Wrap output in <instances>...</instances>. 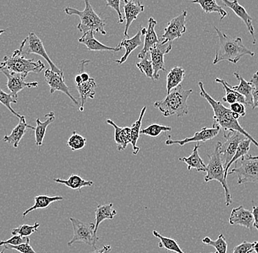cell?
<instances>
[{
	"label": "cell",
	"instance_id": "cell-17",
	"mask_svg": "<svg viewBox=\"0 0 258 253\" xmlns=\"http://www.w3.org/2000/svg\"><path fill=\"white\" fill-rule=\"evenodd\" d=\"M123 10L125 13V28L124 38H128V29L134 21L137 20L138 16L144 12L145 6L140 2L135 3L134 0H123Z\"/></svg>",
	"mask_w": 258,
	"mask_h": 253
},
{
	"label": "cell",
	"instance_id": "cell-40",
	"mask_svg": "<svg viewBox=\"0 0 258 253\" xmlns=\"http://www.w3.org/2000/svg\"><path fill=\"white\" fill-rule=\"evenodd\" d=\"M87 138L77 133L73 132L72 135L67 141V145L73 151L82 150L86 145Z\"/></svg>",
	"mask_w": 258,
	"mask_h": 253
},
{
	"label": "cell",
	"instance_id": "cell-41",
	"mask_svg": "<svg viewBox=\"0 0 258 253\" xmlns=\"http://www.w3.org/2000/svg\"><path fill=\"white\" fill-rule=\"evenodd\" d=\"M0 103L3 105V106H6V108L14 114V116H16L17 118L21 119L23 116L20 115V114H18L17 112H16L14 109L11 107V104L12 103H17V99H16L14 96H13L11 94H8L6 92L3 91L1 88H0Z\"/></svg>",
	"mask_w": 258,
	"mask_h": 253
},
{
	"label": "cell",
	"instance_id": "cell-14",
	"mask_svg": "<svg viewBox=\"0 0 258 253\" xmlns=\"http://www.w3.org/2000/svg\"><path fill=\"white\" fill-rule=\"evenodd\" d=\"M27 46L25 49L23 50L24 55H29V54H34L36 55H39L46 59V62L49 64L50 68L52 71L56 72H60L62 70L58 68L54 64V62L50 59L49 56L45 49L42 40L35 35L34 32H30L27 37Z\"/></svg>",
	"mask_w": 258,
	"mask_h": 253
},
{
	"label": "cell",
	"instance_id": "cell-23",
	"mask_svg": "<svg viewBox=\"0 0 258 253\" xmlns=\"http://www.w3.org/2000/svg\"><path fill=\"white\" fill-rule=\"evenodd\" d=\"M79 42L85 45L89 51H114V52L121 51L120 48L117 47V46L115 48L109 47V46H106V45L100 43L98 40L95 38L94 32L92 31V30L83 34V35L79 39Z\"/></svg>",
	"mask_w": 258,
	"mask_h": 253
},
{
	"label": "cell",
	"instance_id": "cell-35",
	"mask_svg": "<svg viewBox=\"0 0 258 253\" xmlns=\"http://www.w3.org/2000/svg\"><path fill=\"white\" fill-rule=\"evenodd\" d=\"M251 143L252 142H251V140L247 138L242 140L241 142L239 143L238 148H237V150L235 151V154H234L233 158H232L231 160H230V162H229L228 165H227V167H225V174L226 179H227V174H228L229 170H230V167L232 166L233 163L235 162V165H236V161L238 160V159H241L242 157H243V156L248 154V152H249L250 149V145H251Z\"/></svg>",
	"mask_w": 258,
	"mask_h": 253
},
{
	"label": "cell",
	"instance_id": "cell-16",
	"mask_svg": "<svg viewBox=\"0 0 258 253\" xmlns=\"http://www.w3.org/2000/svg\"><path fill=\"white\" fill-rule=\"evenodd\" d=\"M223 3L224 6L230 8L235 13V15L239 17L240 19L246 24V28L249 31L250 35L252 38L253 44H256L255 33H254V26L252 24V18L248 14L245 8L238 3V0H221Z\"/></svg>",
	"mask_w": 258,
	"mask_h": 253
},
{
	"label": "cell",
	"instance_id": "cell-5",
	"mask_svg": "<svg viewBox=\"0 0 258 253\" xmlns=\"http://www.w3.org/2000/svg\"><path fill=\"white\" fill-rule=\"evenodd\" d=\"M221 144L222 142L218 141L214 148V152L209 154V160L208 165H206V174L204 177V181H217L222 185L225 190V205L229 206L232 204V196L225 177L224 161L219 152Z\"/></svg>",
	"mask_w": 258,
	"mask_h": 253
},
{
	"label": "cell",
	"instance_id": "cell-33",
	"mask_svg": "<svg viewBox=\"0 0 258 253\" xmlns=\"http://www.w3.org/2000/svg\"><path fill=\"white\" fill-rule=\"evenodd\" d=\"M191 3L199 5L206 14L217 13L220 16V21L228 15L225 10L217 4V0H191Z\"/></svg>",
	"mask_w": 258,
	"mask_h": 253
},
{
	"label": "cell",
	"instance_id": "cell-46",
	"mask_svg": "<svg viewBox=\"0 0 258 253\" xmlns=\"http://www.w3.org/2000/svg\"><path fill=\"white\" fill-rule=\"evenodd\" d=\"M253 246H254V242L243 241L241 244L234 247L233 253H251L254 252Z\"/></svg>",
	"mask_w": 258,
	"mask_h": 253
},
{
	"label": "cell",
	"instance_id": "cell-28",
	"mask_svg": "<svg viewBox=\"0 0 258 253\" xmlns=\"http://www.w3.org/2000/svg\"><path fill=\"white\" fill-rule=\"evenodd\" d=\"M233 74L235 78L239 80V85H237V86H231L230 85V87L235 92L244 97L245 100H246V106H252V85H251V82L246 81L237 72H234Z\"/></svg>",
	"mask_w": 258,
	"mask_h": 253
},
{
	"label": "cell",
	"instance_id": "cell-25",
	"mask_svg": "<svg viewBox=\"0 0 258 253\" xmlns=\"http://www.w3.org/2000/svg\"><path fill=\"white\" fill-rule=\"evenodd\" d=\"M200 147H201V144L200 143H197V144L194 146L192 152L188 157L179 158V160L186 164L188 171L195 169L198 172H206V165L200 156Z\"/></svg>",
	"mask_w": 258,
	"mask_h": 253
},
{
	"label": "cell",
	"instance_id": "cell-3",
	"mask_svg": "<svg viewBox=\"0 0 258 253\" xmlns=\"http://www.w3.org/2000/svg\"><path fill=\"white\" fill-rule=\"evenodd\" d=\"M192 92V90H184L181 85H179L171 90L164 99L153 103V106L159 109L164 117H183L188 114L187 101Z\"/></svg>",
	"mask_w": 258,
	"mask_h": 253
},
{
	"label": "cell",
	"instance_id": "cell-11",
	"mask_svg": "<svg viewBox=\"0 0 258 253\" xmlns=\"http://www.w3.org/2000/svg\"><path fill=\"white\" fill-rule=\"evenodd\" d=\"M220 130V127L216 125H213L212 127L210 128L204 127L199 131L196 132L192 137L185 138L182 140H172L170 138V135H168V138L165 141V144L167 146L177 144L183 146L189 143H205L215 138L219 134Z\"/></svg>",
	"mask_w": 258,
	"mask_h": 253
},
{
	"label": "cell",
	"instance_id": "cell-49",
	"mask_svg": "<svg viewBox=\"0 0 258 253\" xmlns=\"http://www.w3.org/2000/svg\"><path fill=\"white\" fill-rule=\"evenodd\" d=\"M251 212L253 215V227L258 230V206H253Z\"/></svg>",
	"mask_w": 258,
	"mask_h": 253
},
{
	"label": "cell",
	"instance_id": "cell-29",
	"mask_svg": "<svg viewBox=\"0 0 258 253\" xmlns=\"http://www.w3.org/2000/svg\"><path fill=\"white\" fill-rule=\"evenodd\" d=\"M54 182L57 184H61L71 189L74 190H78L81 191L82 188H85V187H91L93 185V182L90 180H85L77 175V174H72L69 177L68 180H62V179H53Z\"/></svg>",
	"mask_w": 258,
	"mask_h": 253
},
{
	"label": "cell",
	"instance_id": "cell-4",
	"mask_svg": "<svg viewBox=\"0 0 258 253\" xmlns=\"http://www.w3.org/2000/svg\"><path fill=\"white\" fill-rule=\"evenodd\" d=\"M27 38L21 43L11 56H6L0 63V70L6 69L8 71L27 75L30 72L39 73L45 68V64L40 60L35 62L33 59H27L23 54L24 48L27 44Z\"/></svg>",
	"mask_w": 258,
	"mask_h": 253
},
{
	"label": "cell",
	"instance_id": "cell-22",
	"mask_svg": "<svg viewBox=\"0 0 258 253\" xmlns=\"http://www.w3.org/2000/svg\"><path fill=\"white\" fill-rule=\"evenodd\" d=\"M106 123L109 124L111 126L114 127V141L117 144V151L125 150L127 146L131 143V140H132L130 127L117 126L111 119H106Z\"/></svg>",
	"mask_w": 258,
	"mask_h": 253
},
{
	"label": "cell",
	"instance_id": "cell-54",
	"mask_svg": "<svg viewBox=\"0 0 258 253\" xmlns=\"http://www.w3.org/2000/svg\"><path fill=\"white\" fill-rule=\"evenodd\" d=\"M5 251H6V249H4V248H3V250L2 251V252H0V253H4Z\"/></svg>",
	"mask_w": 258,
	"mask_h": 253
},
{
	"label": "cell",
	"instance_id": "cell-47",
	"mask_svg": "<svg viewBox=\"0 0 258 253\" xmlns=\"http://www.w3.org/2000/svg\"><path fill=\"white\" fill-rule=\"evenodd\" d=\"M106 7L112 8L118 15V24H122L124 22L123 17H122V13L120 9V0H106Z\"/></svg>",
	"mask_w": 258,
	"mask_h": 253
},
{
	"label": "cell",
	"instance_id": "cell-24",
	"mask_svg": "<svg viewBox=\"0 0 258 253\" xmlns=\"http://www.w3.org/2000/svg\"><path fill=\"white\" fill-rule=\"evenodd\" d=\"M96 80L93 78H90L88 81L82 82L80 85H76L80 95L81 104L80 107L79 108L80 111L85 110V105L89 98L92 100L94 99L96 94Z\"/></svg>",
	"mask_w": 258,
	"mask_h": 253
},
{
	"label": "cell",
	"instance_id": "cell-20",
	"mask_svg": "<svg viewBox=\"0 0 258 253\" xmlns=\"http://www.w3.org/2000/svg\"><path fill=\"white\" fill-rule=\"evenodd\" d=\"M29 129L35 130V127L29 125L27 122H26L25 117L23 116L22 118L19 119V124L12 130L11 135H5L3 141L4 142L13 145V146L16 149L19 146V143L22 141V138H23L24 135L26 134L27 130H29Z\"/></svg>",
	"mask_w": 258,
	"mask_h": 253
},
{
	"label": "cell",
	"instance_id": "cell-38",
	"mask_svg": "<svg viewBox=\"0 0 258 253\" xmlns=\"http://www.w3.org/2000/svg\"><path fill=\"white\" fill-rule=\"evenodd\" d=\"M202 242L206 245L214 246L218 253H227V243L226 241L223 234H220L218 236L217 239L214 241L209 237H205L202 240Z\"/></svg>",
	"mask_w": 258,
	"mask_h": 253
},
{
	"label": "cell",
	"instance_id": "cell-36",
	"mask_svg": "<svg viewBox=\"0 0 258 253\" xmlns=\"http://www.w3.org/2000/svg\"><path fill=\"white\" fill-rule=\"evenodd\" d=\"M153 235L155 237L160 240V242L159 243V248H164L166 250L175 253H185L183 249L180 248V246H179V244H177V241L173 238L162 236L156 230H153Z\"/></svg>",
	"mask_w": 258,
	"mask_h": 253
},
{
	"label": "cell",
	"instance_id": "cell-53",
	"mask_svg": "<svg viewBox=\"0 0 258 253\" xmlns=\"http://www.w3.org/2000/svg\"><path fill=\"white\" fill-rule=\"evenodd\" d=\"M7 30H0V35H1L2 34L5 33Z\"/></svg>",
	"mask_w": 258,
	"mask_h": 253
},
{
	"label": "cell",
	"instance_id": "cell-13",
	"mask_svg": "<svg viewBox=\"0 0 258 253\" xmlns=\"http://www.w3.org/2000/svg\"><path fill=\"white\" fill-rule=\"evenodd\" d=\"M187 11H183L181 14L172 19L164 28V34L161 35L164 43H172L174 40L178 39L183 36L186 32L185 18Z\"/></svg>",
	"mask_w": 258,
	"mask_h": 253
},
{
	"label": "cell",
	"instance_id": "cell-10",
	"mask_svg": "<svg viewBox=\"0 0 258 253\" xmlns=\"http://www.w3.org/2000/svg\"><path fill=\"white\" fill-rule=\"evenodd\" d=\"M172 48V43H164L160 40L154 47L150 49L151 61L153 68V78L154 80L159 79L160 71L165 72L164 66V56L169 54Z\"/></svg>",
	"mask_w": 258,
	"mask_h": 253
},
{
	"label": "cell",
	"instance_id": "cell-45",
	"mask_svg": "<svg viewBox=\"0 0 258 253\" xmlns=\"http://www.w3.org/2000/svg\"><path fill=\"white\" fill-rule=\"evenodd\" d=\"M30 241L16 246H4V249H15L20 253H37L30 244Z\"/></svg>",
	"mask_w": 258,
	"mask_h": 253
},
{
	"label": "cell",
	"instance_id": "cell-32",
	"mask_svg": "<svg viewBox=\"0 0 258 253\" xmlns=\"http://www.w3.org/2000/svg\"><path fill=\"white\" fill-rule=\"evenodd\" d=\"M215 81L217 83H221L223 86L224 89H225V95L222 98V101L224 102L228 103L230 105L236 102H239L246 106V100H245L244 97L235 92L233 89H231L230 85H229L225 80L217 78H216Z\"/></svg>",
	"mask_w": 258,
	"mask_h": 253
},
{
	"label": "cell",
	"instance_id": "cell-19",
	"mask_svg": "<svg viewBox=\"0 0 258 253\" xmlns=\"http://www.w3.org/2000/svg\"><path fill=\"white\" fill-rule=\"evenodd\" d=\"M156 24H157V22L153 17L148 19V27L147 28L146 34L145 35L144 46H143L141 52L138 54L139 59H142L145 56H148L150 49L154 47L160 41L156 30H155Z\"/></svg>",
	"mask_w": 258,
	"mask_h": 253
},
{
	"label": "cell",
	"instance_id": "cell-50",
	"mask_svg": "<svg viewBox=\"0 0 258 253\" xmlns=\"http://www.w3.org/2000/svg\"><path fill=\"white\" fill-rule=\"evenodd\" d=\"M112 250V246L111 245H105L101 249H97L95 248L94 250L90 253H109Z\"/></svg>",
	"mask_w": 258,
	"mask_h": 253
},
{
	"label": "cell",
	"instance_id": "cell-48",
	"mask_svg": "<svg viewBox=\"0 0 258 253\" xmlns=\"http://www.w3.org/2000/svg\"><path fill=\"white\" fill-rule=\"evenodd\" d=\"M229 109L231 110L232 112L236 113L240 117H244L246 114V108L245 105L243 103L236 102L230 105Z\"/></svg>",
	"mask_w": 258,
	"mask_h": 253
},
{
	"label": "cell",
	"instance_id": "cell-15",
	"mask_svg": "<svg viewBox=\"0 0 258 253\" xmlns=\"http://www.w3.org/2000/svg\"><path fill=\"white\" fill-rule=\"evenodd\" d=\"M0 72H3L7 77L8 90L16 99L18 98V94L24 88H36L38 87V82H32V83L26 82L25 79L27 75L24 74L10 72L6 69H1Z\"/></svg>",
	"mask_w": 258,
	"mask_h": 253
},
{
	"label": "cell",
	"instance_id": "cell-9",
	"mask_svg": "<svg viewBox=\"0 0 258 253\" xmlns=\"http://www.w3.org/2000/svg\"><path fill=\"white\" fill-rule=\"evenodd\" d=\"M224 139L225 142L222 143L219 149L221 155L223 156L222 158L224 161V167H227L229 162L233 158L235 151L237 150L238 144L242 140L246 138L243 134L235 130H228V131L223 132Z\"/></svg>",
	"mask_w": 258,
	"mask_h": 253
},
{
	"label": "cell",
	"instance_id": "cell-55",
	"mask_svg": "<svg viewBox=\"0 0 258 253\" xmlns=\"http://www.w3.org/2000/svg\"><path fill=\"white\" fill-rule=\"evenodd\" d=\"M211 253H218L217 252H211Z\"/></svg>",
	"mask_w": 258,
	"mask_h": 253
},
{
	"label": "cell",
	"instance_id": "cell-8",
	"mask_svg": "<svg viewBox=\"0 0 258 253\" xmlns=\"http://www.w3.org/2000/svg\"><path fill=\"white\" fill-rule=\"evenodd\" d=\"M236 174L238 185L258 182V156L246 155L241 158V165L229 171L227 176Z\"/></svg>",
	"mask_w": 258,
	"mask_h": 253
},
{
	"label": "cell",
	"instance_id": "cell-26",
	"mask_svg": "<svg viewBox=\"0 0 258 253\" xmlns=\"http://www.w3.org/2000/svg\"><path fill=\"white\" fill-rule=\"evenodd\" d=\"M44 117L46 118L44 122H41L40 119H36L37 125L35 129V144L38 147H40L43 145V139H44L45 135H46V129L55 120V114H54L53 111H51V112L46 114Z\"/></svg>",
	"mask_w": 258,
	"mask_h": 253
},
{
	"label": "cell",
	"instance_id": "cell-43",
	"mask_svg": "<svg viewBox=\"0 0 258 253\" xmlns=\"http://www.w3.org/2000/svg\"><path fill=\"white\" fill-rule=\"evenodd\" d=\"M252 85V108L253 110L258 109V71L251 76L250 80Z\"/></svg>",
	"mask_w": 258,
	"mask_h": 253
},
{
	"label": "cell",
	"instance_id": "cell-2",
	"mask_svg": "<svg viewBox=\"0 0 258 253\" xmlns=\"http://www.w3.org/2000/svg\"><path fill=\"white\" fill-rule=\"evenodd\" d=\"M219 38V48L216 52L213 64H217L222 61H228L233 64H237L243 56H254V52L243 45L241 38H233L214 27Z\"/></svg>",
	"mask_w": 258,
	"mask_h": 253
},
{
	"label": "cell",
	"instance_id": "cell-30",
	"mask_svg": "<svg viewBox=\"0 0 258 253\" xmlns=\"http://www.w3.org/2000/svg\"><path fill=\"white\" fill-rule=\"evenodd\" d=\"M185 77V70L182 67L175 66L169 70L166 78L167 81V93L169 94L171 90L176 88L182 83Z\"/></svg>",
	"mask_w": 258,
	"mask_h": 253
},
{
	"label": "cell",
	"instance_id": "cell-42",
	"mask_svg": "<svg viewBox=\"0 0 258 253\" xmlns=\"http://www.w3.org/2000/svg\"><path fill=\"white\" fill-rule=\"evenodd\" d=\"M136 65L142 73L145 74L146 77L154 80L152 62H151V59H148V56L142 59L141 61L137 63Z\"/></svg>",
	"mask_w": 258,
	"mask_h": 253
},
{
	"label": "cell",
	"instance_id": "cell-34",
	"mask_svg": "<svg viewBox=\"0 0 258 253\" xmlns=\"http://www.w3.org/2000/svg\"><path fill=\"white\" fill-rule=\"evenodd\" d=\"M147 107L144 106L143 109L140 112V117L136 122H134L132 124L131 128V135H132V140H131V143L132 145V148H133V154L135 155H137L140 151V147L137 146V141H138L139 138L140 136V131H141L142 123H143V117H144L145 112H146Z\"/></svg>",
	"mask_w": 258,
	"mask_h": 253
},
{
	"label": "cell",
	"instance_id": "cell-18",
	"mask_svg": "<svg viewBox=\"0 0 258 253\" xmlns=\"http://www.w3.org/2000/svg\"><path fill=\"white\" fill-rule=\"evenodd\" d=\"M229 223L231 225H241L251 230L253 228L252 212L243 206L234 208L229 218Z\"/></svg>",
	"mask_w": 258,
	"mask_h": 253
},
{
	"label": "cell",
	"instance_id": "cell-37",
	"mask_svg": "<svg viewBox=\"0 0 258 253\" xmlns=\"http://www.w3.org/2000/svg\"><path fill=\"white\" fill-rule=\"evenodd\" d=\"M172 130V127L169 126H165V125H161L159 124H152V125H148V127L143 129L140 131V134L148 135V136L152 137V138H156V137L160 135L161 133H167Z\"/></svg>",
	"mask_w": 258,
	"mask_h": 253
},
{
	"label": "cell",
	"instance_id": "cell-52",
	"mask_svg": "<svg viewBox=\"0 0 258 253\" xmlns=\"http://www.w3.org/2000/svg\"><path fill=\"white\" fill-rule=\"evenodd\" d=\"M253 249H254V252L258 253V241H254V246H253Z\"/></svg>",
	"mask_w": 258,
	"mask_h": 253
},
{
	"label": "cell",
	"instance_id": "cell-27",
	"mask_svg": "<svg viewBox=\"0 0 258 253\" xmlns=\"http://www.w3.org/2000/svg\"><path fill=\"white\" fill-rule=\"evenodd\" d=\"M117 213V211L113 209L112 203L97 206L96 209H95V218H96L95 231L96 233L98 231V227L101 222L106 220H113Z\"/></svg>",
	"mask_w": 258,
	"mask_h": 253
},
{
	"label": "cell",
	"instance_id": "cell-51",
	"mask_svg": "<svg viewBox=\"0 0 258 253\" xmlns=\"http://www.w3.org/2000/svg\"><path fill=\"white\" fill-rule=\"evenodd\" d=\"M74 82H75L76 85H80L81 83L83 82L82 81L80 74L77 73V75H76L75 78H74Z\"/></svg>",
	"mask_w": 258,
	"mask_h": 253
},
{
	"label": "cell",
	"instance_id": "cell-44",
	"mask_svg": "<svg viewBox=\"0 0 258 253\" xmlns=\"http://www.w3.org/2000/svg\"><path fill=\"white\" fill-rule=\"evenodd\" d=\"M28 241H30V238L29 237H22L19 235H14L12 237L8 238L6 241H1L0 240V246L19 245V244L27 242Z\"/></svg>",
	"mask_w": 258,
	"mask_h": 253
},
{
	"label": "cell",
	"instance_id": "cell-6",
	"mask_svg": "<svg viewBox=\"0 0 258 253\" xmlns=\"http://www.w3.org/2000/svg\"><path fill=\"white\" fill-rule=\"evenodd\" d=\"M84 1L85 3L84 11H80L75 8L67 7L64 8V12L67 15H77L80 18L81 22L77 25V28L82 33L85 34L92 30L94 32H99L103 35H106V32L105 30L106 24L104 21L95 12L89 0H84Z\"/></svg>",
	"mask_w": 258,
	"mask_h": 253
},
{
	"label": "cell",
	"instance_id": "cell-39",
	"mask_svg": "<svg viewBox=\"0 0 258 253\" xmlns=\"http://www.w3.org/2000/svg\"><path fill=\"white\" fill-rule=\"evenodd\" d=\"M40 225V223H38V222H35L32 225H27V224L19 225V226L11 230V234L13 236L14 235H19V236H22V237H29V236H31L32 233L38 231Z\"/></svg>",
	"mask_w": 258,
	"mask_h": 253
},
{
	"label": "cell",
	"instance_id": "cell-21",
	"mask_svg": "<svg viewBox=\"0 0 258 253\" xmlns=\"http://www.w3.org/2000/svg\"><path fill=\"white\" fill-rule=\"evenodd\" d=\"M142 34L140 30L132 38H124L122 41L117 45V47L120 48L122 50V48H125V53L123 55L121 56L120 59H116L114 62H116L119 65L123 64L124 62H126L128 59L129 55L135 51L136 48L140 47L143 44V42L141 40Z\"/></svg>",
	"mask_w": 258,
	"mask_h": 253
},
{
	"label": "cell",
	"instance_id": "cell-1",
	"mask_svg": "<svg viewBox=\"0 0 258 253\" xmlns=\"http://www.w3.org/2000/svg\"><path fill=\"white\" fill-rule=\"evenodd\" d=\"M198 86L201 90L200 95L202 98H204L209 102L210 106L214 111V124L213 125L220 127L223 132L228 131V130H235V131L239 132L246 138L251 140L253 144L255 145L258 148L257 141L242 127L238 120L233 118V112L229 108L225 107L220 101L214 100L205 90L203 82H198Z\"/></svg>",
	"mask_w": 258,
	"mask_h": 253
},
{
	"label": "cell",
	"instance_id": "cell-7",
	"mask_svg": "<svg viewBox=\"0 0 258 253\" xmlns=\"http://www.w3.org/2000/svg\"><path fill=\"white\" fill-rule=\"evenodd\" d=\"M70 221L72 224L74 236L72 240L68 242V246H72L76 242H82L96 248V244L99 237L97 236V233L95 231L96 225L94 222L88 223L74 217H71Z\"/></svg>",
	"mask_w": 258,
	"mask_h": 253
},
{
	"label": "cell",
	"instance_id": "cell-31",
	"mask_svg": "<svg viewBox=\"0 0 258 253\" xmlns=\"http://www.w3.org/2000/svg\"><path fill=\"white\" fill-rule=\"evenodd\" d=\"M63 200L62 196H48L41 195V196H37L35 197V204L30 209L23 212V217H25L27 214L32 212V211L37 210V209H47L48 206L51 205L53 203L56 201H60Z\"/></svg>",
	"mask_w": 258,
	"mask_h": 253
},
{
	"label": "cell",
	"instance_id": "cell-12",
	"mask_svg": "<svg viewBox=\"0 0 258 253\" xmlns=\"http://www.w3.org/2000/svg\"><path fill=\"white\" fill-rule=\"evenodd\" d=\"M44 78L48 86L50 87V93L54 94L56 91L64 93L70 98L74 104L80 108V105L74 96L71 94L70 88L66 85L63 71L56 72L51 69L46 70L44 72Z\"/></svg>",
	"mask_w": 258,
	"mask_h": 253
}]
</instances>
